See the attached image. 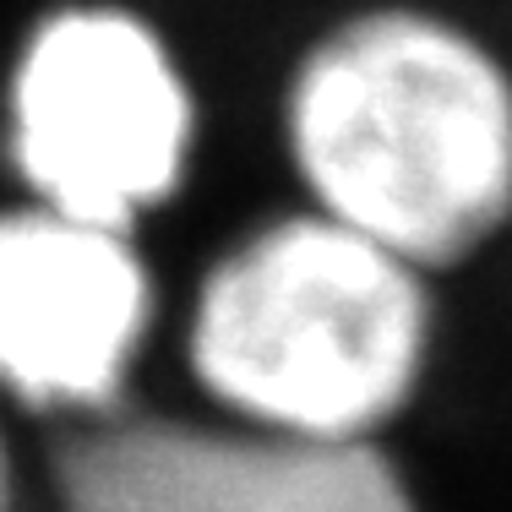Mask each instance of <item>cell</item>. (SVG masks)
Segmentation results:
<instances>
[{
  "mask_svg": "<svg viewBox=\"0 0 512 512\" xmlns=\"http://www.w3.org/2000/svg\"><path fill=\"white\" fill-rule=\"evenodd\" d=\"M169 338V289L148 235L0 202V409L39 431H82L142 404Z\"/></svg>",
  "mask_w": 512,
  "mask_h": 512,
  "instance_id": "cell-4",
  "label": "cell"
},
{
  "mask_svg": "<svg viewBox=\"0 0 512 512\" xmlns=\"http://www.w3.org/2000/svg\"><path fill=\"white\" fill-rule=\"evenodd\" d=\"M273 142L295 202L453 278L512 235V44L453 0H349L289 50Z\"/></svg>",
  "mask_w": 512,
  "mask_h": 512,
  "instance_id": "cell-1",
  "label": "cell"
},
{
  "mask_svg": "<svg viewBox=\"0 0 512 512\" xmlns=\"http://www.w3.org/2000/svg\"><path fill=\"white\" fill-rule=\"evenodd\" d=\"M191 404L295 442H393L442 349V278L306 202L224 235L169 306Z\"/></svg>",
  "mask_w": 512,
  "mask_h": 512,
  "instance_id": "cell-2",
  "label": "cell"
},
{
  "mask_svg": "<svg viewBox=\"0 0 512 512\" xmlns=\"http://www.w3.org/2000/svg\"><path fill=\"white\" fill-rule=\"evenodd\" d=\"M207 142L202 82L153 11L50 0L0 71L11 197L148 235L191 191Z\"/></svg>",
  "mask_w": 512,
  "mask_h": 512,
  "instance_id": "cell-3",
  "label": "cell"
},
{
  "mask_svg": "<svg viewBox=\"0 0 512 512\" xmlns=\"http://www.w3.org/2000/svg\"><path fill=\"white\" fill-rule=\"evenodd\" d=\"M22 425L0 409V512H22L28 507V469H22Z\"/></svg>",
  "mask_w": 512,
  "mask_h": 512,
  "instance_id": "cell-6",
  "label": "cell"
},
{
  "mask_svg": "<svg viewBox=\"0 0 512 512\" xmlns=\"http://www.w3.org/2000/svg\"><path fill=\"white\" fill-rule=\"evenodd\" d=\"M50 512H425L393 442H295L197 404H131L60 431Z\"/></svg>",
  "mask_w": 512,
  "mask_h": 512,
  "instance_id": "cell-5",
  "label": "cell"
}]
</instances>
